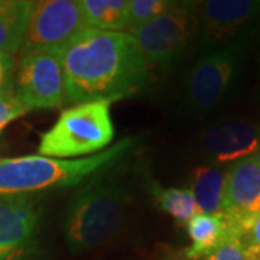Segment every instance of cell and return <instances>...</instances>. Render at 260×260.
<instances>
[{
  "label": "cell",
  "instance_id": "obj_4",
  "mask_svg": "<svg viewBox=\"0 0 260 260\" xmlns=\"http://www.w3.org/2000/svg\"><path fill=\"white\" fill-rule=\"evenodd\" d=\"M112 102H90L65 109L41 135L38 152L42 156L80 159L100 153L114 138Z\"/></svg>",
  "mask_w": 260,
  "mask_h": 260
},
{
  "label": "cell",
  "instance_id": "obj_8",
  "mask_svg": "<svg viewBox=\"0 0 260 260\" xmlns=\"http://www.w3.org/2000/svg\"><path fill=\"white\" fill-rule=\"evenodd\" d=\"M240 70V47L232 44L201 56L186 78V99L195 112L211 110L225 97Z\"/></svg>",
  "mask_w": 260,
  "mask_h": 260
},
{
  "label": "cell",
  "instance_id": "obj_16",
  "mask_svg": "<svg viewBox=\"0 0 260 260\" xmlns=\"http://www.w3.org/2000/svg\"><path fill=\"white\" fill-rule=\"evenodd\" d=\"M87 29L123 32L129 29V0H78Z\"/></svg>",
  "mask_w": 260,
  "mask_h": 260
},
{
  "label": "cell",
  "instance_id": "obj_17",
  "mask_svg": "<svg viewBox=\"0 0 260 260\" xmlns=\"http://www.w3.org/2000/svg\"><path fill=\"white\" fill-rule=\"evenodd\" d=\"M152 192L155 195L156 204L160 207V210L169 214L177 223L186 224L198 213L194 197L189 189L165 188L155 184L152 186Z\"/></svg>",
  "mask_w": 260,
  "mask_h": 260
},
{
  "label": "cell",
  "instance_id": "obj_5",
  "mask_svg": "<svg viewBox=\"0 0 260 260\" xmlns=\"http://www.w3.org/2000/svg\"><path fill=\"white\" fill-rule=\"evenodd\" d=\"M197 29V3L177 2L172 9L127 32L149 65L172 64L184 52Z\"/></svg>",
  "mask_w": 260,
  "mask_h": 260
},
{
  "label": "cell",
  "instance_id": "obj_7",
  "mask_svg": "<svg viewBox=\"0 0 260 260\" xmlns=\"http://www.w3.org/2000/svg\"><path fill=\"white\" fill-rule=\"evenodd\" d=\"M85 29L78 0H39L34 3L19 54L59 51Z\"/></svg>",
  "mask_w": 260,
  "mask_h": 260
},
{
  "label": "cell",
  "instance_id": "obj_13",
  "mask_svg": "<svg viewBox=\"0 0 260 260\" xmlns=\"http://www.w3.org/2000/svg\"><path fill=\"white\" fill-rule=\"evenodd\" d=\"M186 232L191 239L186 256L191 260H201L217 249L225 239L236 236L223 213H197L186 223Z\"/></svg>",
  "mask_w": 260,
  "mask_h": 260
},
{
  "label": "cell",
  "instance_id": "obj_11",
  "mask_svg": "<svg viewBox=\"0 0 260 260\" xmlns=\"http://www.w3.org/2000/svg\"><path fill=\"white\" fill-rule=\"evenodd\" d=\"M260 211V164L254 155L233 162L225 171L223 214L242 225Z\"/></svg>",
  "mask_w": 260,
  "mask_h": 260
},
{
  "label": "cell",
  "instance_id": "obj_12",
  "mask_svg": "<svg viewBox=\"0 0 260 260\" xmlns=\"http://www.w3.org/2000/svg\"><path fill=\"white\" fill-rule=\"evenodd\" d=\"M259 145L260 126L242 119L215 123L201 139L204 153L215 164H233L254 155Z\"/></svg>",
  "mask_w": 260,
  "mask_h": 260
},
{
  "label": "cell",
  "instance_id": "obj_1",
  "mask_svg": "<svg viewBox=\"0 0 260 260\" xmlns=\"http://www.w3.org/2000/svg\"><path fill=\"white\" fill-rule=\"evenodd\" d=\"M65 104L114 102L140 91L150 65L127 32L85 29L59 49Z\"/></svg>",
  "mask_w": 260,
  "mask_h": 260
},
{
  "label": "cell",
  "instance_id": "obj_14",
  "mask_svg": "<svg viewBox=\"0 0 260 260\" xmlns=\"http://www.w3.org/2000/svg\"><path fill=\"white\" fill-rule=\"evenodd\" d=\"M225 171L215 165L198 167L191 179V194L194 197L198 213H223Z\"/></svg>",
  "mask_w": 260,
  "mask_h": 260
},
{
  "label": "cell",
  "instance_id": "obj_18",
  "mask_svg": "<svg viewBox=\"0 0 260 260\" xmlns=\"http://www.w3.org/2000/svg\"><path fill=\"white\" fill-rule=\"evenodd\" d=\"M175 3L171 0H129V29L167 13Z\"/></svg>",
  "mask_w": 260,
  "mask_h": 260
},
{
  "label": "cell",
  "instance_id": "obj_20",
  "mask_svg": "<svg viewBox=\"0 0 260 260\" xmlns=\"http://www.w3.org/2000/svg\"><path fill=\"white\" fill-rule=\"evenodd\" d=\"M25 113H28V110L16 100L13 91L0 93V133L8 124L22 117Z\"/></svg>",
  "mask_w": 260,
  "mask_h": 260
},
{
  "label": "cell",
  "instance_id": "obj_6",
  "mask_svg": "<svg viewBox=\"0 0 260 260\" xmlns=\"http://www.w3.org/2000/svg\"><path fill=\"white\" fill-rule=\"evenodd\" d=\"M13 93L28 112L61 109L65 104V80L59 51H38L22 56Z\"/></svg>",
  "mask_w": 260,
  "mask_h": 260
},
{
  "label": "cell",
  "instance_id": "obj_10",
  "mask_svg": "<svg viewBox=\"0 0 260 260\" xmlns=\"http://www.w3.org/2000/svg\"><path fill=\"white\" fill-rule=\"evenodd\" d=\"M260 18L257 0H208L197 3V26L210 48H224Z\"/></svg>",
  "mask_w": 260,
  "mask_h": 260
},
{
  "label": "cell",
  "instance_id": "obj_23",
  "mask_svg": "<svg viewBox=\"0 0 260 260\" xmlns=\"http://www.w3.org/2000/svg\"><path fill=\"white\" fill-rule=\"evenodd\" d=\"M254 156H256V159H257V162L260 164V145H259V148H257V150L254 152Z\"/></svg>",
  "mask_w": 260,
  "mask_h": 260
},
{
  "label": "cell",
  "instance_id": "obj_21",
  "mask_svg": "<svg viewBox=\"0 0 260 260\" xmlns=\"http://www.w3.org/2000/svg\"><path fill=\"white\" fill-rule=\"evenodd\" d=\"M15 56L0 52V93H10L15 90V73H16Z\"/></svg>",
  "mask_w": 260,
  "mask_h": 260
},
{
  "label": "cell",
  "instance_id": "obj_3",
  "mask_svg": "<svg viewBox=\"0 0 260 260\" xmlns=\"http://www.w3.org/2000/svg\"><path fill=\"white\" fill-rule=\"evenodd\" d=\"M129 191L112 171L90 178L71 198L62 218V233L71 253L94 250L120 229Z\"/></svg>",
  "mask_w": 260,
  "mask_h": 260
},
{
  "label": "cell",
  "instance_id": "obj_15",
  "mask_svg": "<svg viewBox=\"0 0 260 260\" xmlns=\"http://www.w3.org/2000/svg\"><path fill=\"white\" fill-rule=\"evenodd\" d=\"M35 2L0 0V52L18 54Z\"/></svg>",
  "mask_w": 260,
  "mask_h": 260
},
{
  "label": "cell",
  "instance_id": "obj_19",
  "mask_svg": "<svg viewBox=\"0 0 260 260\" xmlns=\"http://www.w3.org/2000/svg\"><path fill=\"white\" fill-rule=\"evenodd\" d=\"M201 260H256L243 237L232 236Z\"/></svg>",
  "mask_w": 260,
  "mask_h": 260
},
{
  "label": "cell",
  "instance_id": "obj_9",
  "mask_svg": "<svg viewBox=\"0 0 260 260\" xmlns=\"http://www.w3.org/2000/svg\"><path fill=\"white\" fill-rule=\"evenodd\" d=\"M38 203L34 194H0V260H26L37 251Z\"/></svg>",
  "mask_w": 260,
  "mask_h": 260
},
{
  "label": "cell",
  "instance_id": "obj_2",
  "mask_svg": "<svg viewBox=\"0 0 260 260\" xmlns=\"http://www.w3.org/2000/svg\"><path fill=\"white\" fill-rule=\"evenodd\" d=\"M139 138L127 136L100 153L80 159L26 155L0 158V194H35L75 186L114 168L136 148Z\"/></svg>",
  "mask_w": 260,
  "mask_h": 260
},
{
  "label": "cell",
  "instance_id": "obj_22",
  "mask_svg": "<svg viewBox=\"0 0 260 260\" xmlns=\"http://www.w3.org/2000/svg\"><path fill=\"white\" fill-rule=\"evenodd\" d=\"M243 239L253 251L256 260H260V211L247 223Z\"/></svg>",
  "mask_w": 260,
  "mask_h": 260
}]
</instances>
